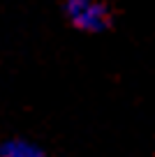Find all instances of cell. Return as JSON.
<instances>
[{"instance_id":"cell-1","label":"cell","mask_w":155,"mask_h":157,"mask_svg":"<svg viewBox=\"0 0 155 157\" xmlns=\"http://www.w3.org/2000/svg\"><path fill=\"white\" fill-rule=\"evenodd\" d=\"M63 14L72 28L86 35H100L111 28V10L104 0H63Z\"/></svg>"},{"instance_id":"cell-2","label":"cell","mask_w":155,"mask_h":157,"mask_svg":"<svg viewBox=\"0 0 155 157\" xmlns=\"http://www.w3.org/2000/svg\"><path fill=\"white\" fill-rule=\"evenodd\" d=\"M44 150L37 143L28 141V139H7V141L0 143V157H42Z\"/></svg>"}]
</instances>
